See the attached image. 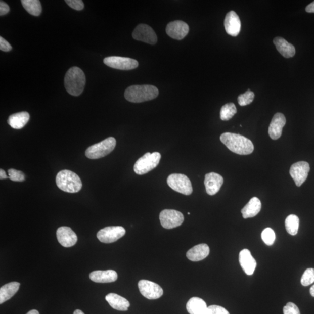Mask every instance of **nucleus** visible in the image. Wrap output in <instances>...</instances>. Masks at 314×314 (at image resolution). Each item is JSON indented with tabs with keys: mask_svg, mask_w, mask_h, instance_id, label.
I'll list each match as a JSON object with an SVG mask.
<instances>
[{
	"mask_svg": "<svg viewBox=\"0 0 314 314\" xmlns=\"http://www.w3.org/2000/svg\"><path fill=\"white\" fill-rule=\"evenodd\" d=\"M224 26L227 33L230 36L236 37L239 34L241 30V21L235 11H231L227 14Z\"/></svg>",
	"mask_w": 314,
	"mask_h": 314,
	"instance_id": "17",
	"label": "nucleus"
},
{
	"mask_svg": "<svg viewBox=\"0 0 314 314\" xmlns=\"http://www.w3.org/2000/svg\"><path fill=\"white\" fill-rule=\"evenodd\" d=\"M239 262L244 273L247 275H252L254 274L257 267V262L249 250L243 249L240 252Z\"/></svg>",
	"mask_w": 314,
	"mask_h": 314,
	"instance_id": "19",
	"label": "nucleus"
},
{
	"mask_svg": "<svg viewBox=\"0 0 314 314\" xmlns=\"http://www.w3.org/2000/svg\"><path fill=\"white\" fill-rule=\"evenodd\" d=\"M57 238L58 242L64 247H71L75 245L77 236L71 228L61 227L57 231Z\"/></svg>",
	"mask_w": 314,
	"mask_h": 314,
	"instance_id": "16",
	"label": "nucleus"
},
{
	"mask_svg": "<svg viewBox=\"0 0 314 314\" xmlns=\"http://www.w3.org/2000/svg\"><path fill=\"white\" fill-rule=\"evenodd\" d=\"M58 188L65 192H79L82 188V182L76 173L69 170H62L56 176Z\"/></svg>",
	"mask_w": 314,
	"mask_h": 314,
	"instance_id": "4",
	"label": "nucleus"
},
{
	"mask_svg": "<svg viewBox=\"0 0 314 314\" xmlns=\"http://www.w3.org/2000/svg\"><path fill=\"white\" fill-rule=\"evenodd\" d=\"M261 201L257 197H253L242 209L241 212L244 219L253 218L261 211Z\"/></svg>",
	"mask_w": 314,
	"mask_h": 314,
	"instance_id": "24",
	"label": "nucleus"
},
{
	"mask_svg": "<svg viewBox=\"0 0 314 314\" xmlns=\"http://www.w3.org/2000/svg\"><path fill=\"white\" fill-rule=\"evenodd\" d=\"M64 84L69 94L79 96L83 93L86 85V76L80 68H70L65 76Z\"/></svg>",
	"mask_w": 314,
	"mask_h": 314,
	"instance_id": "3",
	"label": "nucleus"
},
{
	"mask_svg": "<svg viewBox=\"0 0 314 314\" xmlns=\"http://www.w3.org/2000/svg\"><path fill=\"white\" fill-rule=\"evenodd\" d=\"M10 11V7L5 2H0V15L3 16L9 13Z\"/></svg>",
	"mask_w": 314,
	"mask_h": 314,
	"instance_id": "39",
	"label": "nucleus"
},
{
	"mask_svg": "<svg viewBox=\"0 0 314 314\" xmlns=\"http://www.w3.org/2000/svg\"><path fill=\"white\" fill-rule=\"evenodd\" d=\"M161 158V155L160 153L145 154L136 162L134 165V172L139 175L149 172L157 167L160 162Z\"/></svg>",
	"mask_w": 314,
	"mask_h": 314,
	"instance_id": "6",
	"label": "nucleus"
},
{
	"mask_svg": "<svg viewBox=\"0 0 314 314\" xmlns=\"http://www.w3.org/2000/svg\"><path fill=\"white\" fill-rule=\"evenodd\" d=\"M207 308L206 302L199 297L191 298L186 304V309L190 314H205Z\"/></svg>",
	"mask_w": 314,
	"mask_h": 314,
	"instance_id": "26",
	"label": "nucleus"
},
{
	"mask_svg": "<svg viewBox=\"0 0 314 314\" xmlns=\"http://www.w3.org/2000/svg\"><path fill=\"white\" fill-rule=\"evenodd\" d=\"M273 42L278 51L280 53L282 56L289 58L293 57L295 55L296 49L294 46L289 43L284 38L281 37H275Z\"/></svg>",
	"mask_w": 314,
	"mask_h": 314,
	"instance_id": "22",
	"label": "nucleus"
},
{
	"mask_svg": "<svg viewBox=\"0 0 314 314\" xmlns=\"http://www.w3.org/2000/svg\"><path fill=\"white\" fill-rule=\"evenodd\" d=\"M140 292L143 296L149 300H156L160 298L164 293V291L160 285L156 283L141 280L138 283Z\"/></svg>",
	"mask_w": 314,
	"mask_h": 314,
	"instance_id": "11",
	"label": "nucleus"
},
{
	"mask_svg": "<svg viewBox=\"0 0 314 314\" xmlns=\"http://www.w3.org/2000/svg\"><path fill=\"white\" fill-rule=\"evenodd\" d=\"M106 300L112 308L118 311H126L130 307V302L121 296L115 293H110L106 296Z\"/></svg>",
	"mask_w": 314,
	"mask_h": 314,
	"instance_id": "23",
	"label": "nucleus"
},
{
	"mask_svg": "<svg viewBox=\"0 0 314 314\" xmlns=\"http://www.w3.org/2000/svg\"><path fill=\"white\" fill-rule=\"evenodd\" d=\"M0 50L5 52H9L12 50V46L9 42L2 37H0Z\"/></svg>",
	"mask_w": 314,
	"mask_h": 314,
	"instance_id": "38",
	"label": "nucleus"
},
{
	"mask_svg": "<svg viewBox=\"0 0 314 314\" xmlns=\"http://www.w3.org/2000/svg\"><path fill=\"white\" fill-rule=\"evenodd\" d=\"M220 140L229 150L237 154L249 155L254 149L250 140L239 134L224 133L220 136Z\"/></svg>",
	"mask_w": 314,
	"mask_h": 314,
	"instance_id": "1",
	"label": "nucleus"
},
{
	"mask_svg": "<svg viewBox=\"0 0 314 314\" xmlns=\"http://www.w3.org/2000/svg\"><path fill=\"white\" fill-rule=\"evenodd\" d=\"M0 179L1 180L9 179V177L7 175L5 170L2 169H0Z\"/></svg>",
	"mask_w": 314,
	"mask_h": 314,
	"instance_id": "41",
	"label": "nucleus"
},
{
	"mask_svg": "<svg viewBox=\"0 0 314 314\" xmlns=\"http://www.w3.org/2000/svg\"><path fill=\"white\" fill-rule=\"evenodd\" d=\"M26 314H40L39 312L36 309L31 310V311H29Z\"/></svg>",
	"mask_w": 314,
	"mask_h": 314,
	"instance_id": "42",
	"label": "nucleus"
},
{
	"mask_svg": "<svg viewBox=\"0 0 314 314\" xmlns=\"http://www.w3.org/2000/svg\"><path fill=\"white\" fill-rule=\"evenodd\" d=\"M314 282V269L308 268L305 271L301 279V284L302 286H308Z\"/></svg>",
	"mask_w": 314,
	"mask_h": 314,
	"instance_id": "33",
	"label": "nucleus"
},
{
	"mask_svg": "<svg viewBox=\"0 0 314 314\" xmlns=\"http://www.w3.org/2000/svg\"><path fill=\"white\" fill-rule=\"evenodd\" d=\"M300 220L296 215H290L285 220L286 231L291 235L295 236L297 234L299 228Z\"/></svg>",
	"mask_w": 314,
	"mask_h": 314,
	"instance_id": "29",
	"label": "nucleus"
},
{
	"mask_svg": "<svg viewBox=\"0 0 314 314\" xmlns=\"http://www.w3.org/2000/svg\"><path fill=\"white\" fill-rule=\"evenodd\" d=\"M209 254V247L206 244H200L194 246L186 253V257L192 261L197 262L207 258Z\"/></svg>",
	"mask_w": 314,
	"mask_h": 314,
	"instance_id": "20",
	"label": "nucleus"
},
{
	"mask_svg": "<svg viewBox=\"0 0 314 314\" xmlns=\"http://www.w3.org/2000/svg\"><path fill=\"white\" fill-rule=\"evenodd\" d=\"M9 179L14 182H23L25 180V174L20 170L10 169L8 170Z\"/></svg>",
	"mask_w": 314,
	"mask_h": 314,
	"instance_id": "34",
	"label": "nucleus"
},
{
	"mask_svg": "<svg viewBox=\"0 0 314 314\" xmlns=\"http://www.w3.org/2000/svg\"><path fill=\"white\" fill-rule=\"evenodd\" d=\"M167 184L173 191L183 195H191L193 192L191 181L185 174L180 173L170 174L168 177Z\"/></svg>",
	"mask_w": 314,
	"mask_h": 314,
	"instance_id": "7",
	"label": "nucleus"
},
{
	"mask_svg": "<svg viewBox=\"0 0 314 314\" xmlns=\"http://www.w3.org/2000/svg\"><path fill=\"white\" fill-rule=\"evenodd\" d=\"M20 287V284L17 282H10L0 288V304H2L9 300L16 294Z\"/></svg>",
	"mask_w": 314,
	"mask_h": 314,
	"instance_id": "27",
	"label": "nucleus"
},
{
	"mask_svg": "<svg viewBox=\"0 0 314 314\" xmlns=\"http://www.w3.org/2000/svg\"><path fill=\"white\" fill-rule=\"evenodd\" d=\"M205 314H230L227 310L219 305H212L209 306Z\"/></svg>",
	"mask_w": 314,
	"mask_h": 314,
	"instance_id": "35",
	"label": "nucleus"
},
{
	"mask_svg": "<svg viewBox=\"0 0 314 314\" xmlns=\"http://www.w3.org/2000/svg\"><path fill=\"white\" fill-rule=\"evenodd\" d=\"M29 119L30 115L28 112L23 111L11 115L7 122L13 129H21L29 122Z\"/></svg>",
	"mask_w": 314,
	"mask_h": 314,
	"instance_id": "25",
	"label": "nucleus"
},
{
	"mask_svg": "<svg viewBox=\"0 0 314 314\" xmlns=\"http://www.w3.org/2000/svg\"><path fill=\"white\" fill-rule=\"evenodd\" d=\"M73 314H84V313L80 309H76L74 312H73Z\"/></svg>",
	"mask_w": 314,
	"mask_h": 314,
	"instance_id": "44",
	"label": "nucleus"
},
{
	"mask_svg": "<svg viewBox=\"0 0 314 314\" xmlns=\"http://www.w3.org/2000/svg\"><path fill=\"white\" fill-rule=\"evenodd\" d=\"M188 215H191V213L188 212Z\"/></svg>",
	"mask_w": 314,
	"mask_h": 314,
	"instance_id": "45",
	"label": "nucleus"
},
{
	"mask_svg": "<svg viewBox=\"0 0 314 314\" xmlns=\"http://www.w3.org/2000/svg\"><path fill=\"white\" fill-rule=\"evenodd\" d=\"M305 11L307 12L308 13H314V2L309 4L305 8Z\"/></svg>",
	"mask_w": 314,
	"mask_h": 314,
	"instance_id": "40",
	"label": "nucleus"
},
{
	"mask_svg": "<svg viewBox=\"0 0 314 314\" xmlns=\"http://www.w3.org/2000/svg\"><path fill=\"white\" fill-rule=\"evenodd\" d=\"M237 113V109L234 103H227L221 108L220 117L224 121H229Z\"/></svg>",
	"mask_w": 314,
	"mask_h": 314,
	"instance_id": "30",
	"label": "nucleus"
},
{
	"mask_svg": "<svg viewBox=\"0 0 314 314\" xmlns=\"http://www.w3.org/2000/svg\"><path fill=\"white\" fill-rule=\"evenodd\" d=\"M309 170L310 166L308 162L299 161L291 166L289 173L296 185L300 187L307 180Z\"/></svg>",
	"mask_w": 314,
	"mask_h": 314,
	"instance_id": "12",
	"label": "nucleus"
},
{
	"mask_svg": "<svg viewBox=\"0 0 314 314\" xmlns=\"http://www.w3.org/2000/svg\"><path fill=\"white\" fill-rule=\"evenodd\" d=\"M104 63L112 68L119 70H131L139 66L138 61L132 58L112 56L104 58Z\"/></svg>",
	"mask_w": 314,
	"mask_h": 314,
	"instance_id": "10",
	"label": "nucleus"
},
{
	"mask_svg": "<svg viewBox=\"0 0 314 314\" xmlns=\"http://www.w3.org/2000/svg\"><path fill=\"white\" fill-rule=\"evenodd\" d=\"M158 94V89L152 85H133L126 89L125 98L130 102L139 103L156 99Z\"/></svg>",
	"mask_w": 314,
	"mask_h": 314,
	"instance_id": "2",
	"label": "nucleus"
},
{
	"mask_svg": "<svg viewBox=\"0 0 314 314\" xmlns=\"http://www.w3.org/2000/svg\"><path fill=\"white\" fill-rule=\"evenodd\" d=\"M21 3L23 8L30 15L37 17L41 14L42 7L38 0H22Z\"/></svg>",
	"mask_w": 314,
	"mask_h": 314,
	"instance_id": "28",
	"label": "nucleus"
},
{
	"mask_svg": "<svg viewBox=\"0 0 314 314\" xmlns=\"http://www.w3.org/2000/svg\"><path fill=\"white\" fill-rule=\"evenodd\" d=\"M116 143L114 138H108L102 142L89 147L85 154L88 158L92 160L103 158L110 154L114 150Z\"/></svg>",
	"mask_w": 314,
	"mask_h": 314,
	"instance_id": "5",
	"label": "nucleus"
},
{
	"mask_svg": "<svg viewBox=\"0 0 314 314\" xmlns=\"http://www.w3.org/2000/svg\"><path fill=\"white\" fill-rule=\"evenodd\" d=\"M284 314H301L299 308L293 302H288L284 308Z\"/></svg>",
	"mask_w": 314,
	"mask_h": 314,
	"instance_id": "36",
	"label": "nucleus"
},
{
	"mask_svg": "<svg viewBox=\"0 0 314 314\" xmlns=\"http://www.w3.org/2000/svg\"><path fill=\"white\" fill-rule=\"evenodd\" d=\"M255 95L250 90H248L244 94L240 95L238 97V103L240 106H246L253 102Z\"/></svg>",
	"mask_w": 314,
	"mask_h": 314,
	"instance_id": "31",
	"label": "nucleus"
},
{
	"mask_svg": "<svg viewBox=\"0 0 314 314\" xmlns=\"http://www.w3.org/2000/svg\"><path fill=\"white\" fill-rule=\"evenodd\" d=\"M189 27L186 22L182 21H174L168 23L166 28V32L173 39H183L189 33Z\"/></svg>",
	"mask_w": 314,
	"mask_h": 314,
	"instance_id": "14",
	"label": "nucleus"
},
{
	"mask_svg": "<svg viewBox=\"0 0 314 314\" xmlns=\"http://www.w3.org/2000/svg\"><path fill=\"white\" fill-rule=\"evenodd\" d=\"M65 2L72 9L81 11L84 9V3L81 0H66Z\"/></svg>",
	"mask_w": 314,
	"mask_h": 314,
	"instance_id": "37",
	"label": "nucleus"
},
{
	"mask_svg": "<svg viewBox=\"0 0 314 314\" xmlns=\"http://www.w3.org/2000/svg\"><path fill=\"white\" fill-rule=\"evenodd\" d=\"M286 122V119L284 114L278 112L274 115L268 129V133L271 139L277 140L281 138L283 128Z\"/></svg>",
	"mask_w": 314,
	"mask_h": 314,
	"instance_id": "18",
	"label": "nucleus"
},
{
	"mask_svg": "<svg viewBox=\"0 0 314 314\" xmlns=\"http://www.w3.org/2000/svg\"><path fill=\"white\" fill-rule=\"evenodd\" d=\"M125 234L126 230L122 227H107L99 231L97 237L101 242L111 243L117 241Z\"/></svg>",
	"mask_w": 314,
	"mask_h": 314,
	"instance_id": "9",
	"label": "nucleus"
},
{
	"mask_svg": "<svg viewBox=\"0 0 314 314\" xmlns=\"http://www.w3.org/2000/svg\"><path fill=\"white\" fill-rule=\"evenodd\" d=\"M223 184V178L220 174L211 172L205 174L204 185L208 195L214 196L220 191Z\"/></svg>",
	"mask_w": 314,
	"mask_h": 314,
	"instance_id": "15",
	"label": "nucleus"
},
{
	"mask_svg": "<svg viewBox=\"0 0 314 314\" xmlns=\"http://www.w3.org/2000/svg\"><path fill=\"white\" fill-rule=\"evenodd\" d=\"M310 294L314 297V285H313L311 288H310Z\"/></svg>",
	"mask_w": 314,
	"mask_h": 314,
	"instance_id": "43",
	"label": "nucleus"
},
{
	"mask_svg": "<svg viewBox=\"0 0 314 314\" xmlns=\"http://www.w3.org/2000/svg\"><path fill=\"white\" fill-rule=\"evenodd\" d=\"M90 279L96 283H111L118 279V274L114 270L95 271L90 274Z\"/></svg>",
	"mask_w": 314,
	"mask_h": 314,
	"instance_id": "21",
	"label": "nucleus"
},
{
	"mask_svg": "<svg viewBox=\"0 0 314 314\" xmlns=\"http://www.w3.org/2000/svg\"><path fill=\"white\" fill-rule=\"evenodd\" d=\"M160 220L163 228L170 230L181 226L184 221V216L174 209H164L161 212Z\"/></svg>",
	"mask_w": 314,
	"mask_h": 314,
	"instance_id": "8",
	"label": "nucleus"
},
{
	"mask_svg": "<svg viewBox=\"0 0 314 314\" xmlns=\"http://www.w3.org/2000/svg\"><path fill=\"white\" fill-rule=\"evenodd\" d=\"M132 36L134 39L141 41L149 44H156L157 36L154 30L149 25L140 24L133 31Z\"/></svg>",
	"mask_w": 314,
	"mask_h": 314,
	"instance_id": "13",
	"label": "nucleus"
},
{
	"mask_svg": "<svg viewBox=\"0 0 314 314\" xmlns=\"http://www.w3.org/2000/svg\"><path fill=\"white\" fill-rule=\"evenodd\" d=\"M261 238L267 246H272L275 240V232L273 229L267 228L262 231Z\"/></svg>",
	"mask_w": 314,
	"mask_h": 314,
	"instance_id": "32",
	"label": "nucleus"
}]
</instances>
